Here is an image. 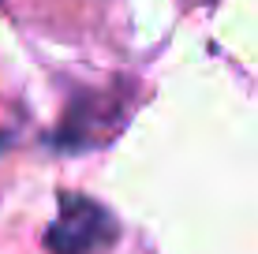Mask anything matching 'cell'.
<instances>
[{"label": "cell", "instance_id": "6da1fadb", "mask_svg": "<svg viewBox=\"0 0 258 254\" xmlns=\"http://www.w3.org/2000/svg\"><path fill=\"white\" fill-rule=\"evenodd\" d=\"M120 235L116 217L101 202L86 195H60V213L45 232V247L52 254H109Z\"/></svg>", "mask_w": 258, "mask_h": 254}, {"label": "cell", "instance_id": "7a4b0ae2", "mask_svg": "<svg viewBox=\"0 0 258 254\" xmlns=\"http://www.w3.org/2000/svg\"><path fill=\"white\" fill-rule=\"evenodd\" d=\"M127 101L116 90H86L83 98H75L64 112V124H60L52 142L60 150H94L105 146L123 131L127 124Z\"/></svg>", "mask_w": 258, "mask_h": 254}]
</instances>
